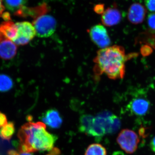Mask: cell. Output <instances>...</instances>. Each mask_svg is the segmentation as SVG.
<instances>
[{
	"label": "cell",
	"instance_id": "cell-1",
	"mask_svg": "<svg viewBox=\"0 0 155 155\" xmlns=\"http://www.w3.org/2000/svg\"><path fill=\"white\" fill-rule=\"evenodd\" d=\"M136 55H126L124 48L117 45L101 49L94 60L95 77L97 79L104 74L110 79H122L125 76L126 61Z\"/></svg>",
	"mask_w": 155,
	"mask_h": 155
},
{
	"label": "cell",
	"instance_id": "cell-2",
	"mask_svg": "<svg viewBox=\"0 0 155 155\" xmlns=\"http://www.w3.org/2000/svg\"><path fill=\"white\" fill-rule=\"evenodd\" d=\"M46 129V125L42 122H28L22 125L17 134L19 150L32 153L52 149L58 137Z\"/></svg>",
	"mask_w": 155,
	"mask_h": 155
},
{
	"label": "cell",
	"instance_id": "cell-3",
	"mask_svg": "<svg viewBox=\"0 0 155 155\" xmlns=\"http://www.w3.org/2000/svg\"><path fill=\"white\" fill-rule=\"evenodd\" d=\"M121 127L120 120L109 111L101 112L94 117L92 134L94 137L116 133Z\"/></svg>",
	"mask_w": 155,
	"mask_h": 155
},
{
	"label": "cell",
	"instance_id": "cell-4",
	"mask_svg": "<svg viewBox=\"0 0 155 155\" xmlns=\"http://www.w3.org/2000/svg\"><path fill=\"white\" fill-rule=\"evenodd\" d=\"M32 25L35 28L36 35L40 38L51 36L57 28L56 19L50 15H43L34 19Z\"/></svg>",
	"mask_w": 155,
	"mask_h": 155
},
{
	"label": "cell",
	"instance_id": "cell-5",
	"mask_svg": "<svg viewBox=\"0 0 155 155\" xmlns=\"http://www.w3.org/2000/svg\"><path fill=\"white\" fill-rule=\"evenodd\" d=\"M117 142L124 151L127 153L132 154L137 149L140 139L134 131L124 129L119 133Z\"/></svg>",
	"mask_w": 155,
	"mask_h": 155
},
{
	"label": "cell",
	"instance_id": "cell-6",
	"mask_svg": "<svg viewBox=\"0 0 155 155\" xmlns=\"http://www.w3.org/2000/svg\"><path fill=\"white\" fill-rule=\"evenodd\" d=\"M15 24L17 28V35L13 41L17 45L28 44L36 35L35 28L30 22H18Z\"/></svg>",
	"mask_w": 155,
	"mask_h": 155
},
{
	"label": "cell",
	"instance_id": "cell-7",
	"mask_svg": "<svg viewBox=\"0 0 155 155\" xmlns=\"http://www.w3.org/2000/svg\"><path fill=\"white\" fill-rule=\"evenodd\" d=\"M92 41L101 49L110 46L111 40L106 28L101 24L95 25L88 31Z\"/></svg>",
	"mask_w": 155,
	"mask_h": 155
},
{
	"label": "cell",
	"instance_id": "cell-8",
	"mask_svg": "<svg viewBox=\"0 0 155 155\" xmlns=\"http://www.w3.org/2000/svg\"><path fill=\"white\" fill-rule=\"evenodd\" d=\"M150 103L142 94L138 95L130 101L127 107L132 114L138 116H143L148 113Z\"/></svg>",
	"mask_w": 155,
	"mask_h": 155
},
{
	"label": "cell",
	"instance_id": "cell-9",
	"mask_svg": "<svg viewBox=\"0 0 155 155\" xmlns=\"http://www.w3.org/2000/svg\"><path fill=\"white\" fill-rule=\"evenodd\" d=\"M50 10V8L47 4L46 3H43L33 8H28L25 6H23L21 8L15 12L14 15L19 17H30L35 19L47 14Z\"/></svg>",
	"mask_w": 155,
	"mask_h": 155
},
{
	"label": "cell",
	"instance_id": "cell-10",
	"mask_svg": "<svg viewBox=\"0 0 155 155\" xmlns=\"http://www.w3.org/2000/svg\"><path fill=\"white\" fill-rule=\"evenodd\" d=\"M122 14L116 6L106 9L101 16V21L103 25L108 27L114 26L119 24L122 19Z\"/></svg>",
	"mask_w": 155,
	"mask_h": 155
},
{
	"label": "cell",
	"instance_id": "cell-11",
	"mask_svg": "<svg viewBox=\"0 0 155 155\" xmlns=\"http://www.w3.org/2000/svg\"><path fill=\"white\" fill-rule=\"evenodd\" d=\"M147 13L146 9L142 5L134 3L128 9L127 19L132 24H140L144 21Z\"/></svg>",
	"mask_w": 155,
	"mask_h": 155
},
{
	"label": "cell",
	"instance_id": "cell-12",
	"mask_svg": "<svg viewBox=\"0 0 155 155\" xmlns=\"http://www.w3.org/2000/svg\"><path fill=\"white\" fill-rule=\"evenodd\" d=\"M41 119L45 125L52 128H58L63 123L60 113L55 109H50L46 111L42 116Z\"/></svg>",
	"mask_w": 155,
	"mask_h": 155
},
{
	"label": "cell",
	"instance_id": "cell-13",
	"mask_svg": "<svg viewBox=\"0 0 155 155\" xmlns=\"http://www.w3.org/2000/svg\"><path fill=\"white\" fill-rule=\"evenodd\" d=\"M17 45L8 39L0 42V58L3 60L13 59L17 54Z\"/></svg>",
	"mask_w": 155,
	"mask_h": 155
},
{
	"label": "cell",
	"instance_id": "cell-14",
	"mask_svg": "<svg viewBox=\"0 0 155 155\" xmlns=\"http://www.w3.org/2000/svg\"><path fill=\"white\" fill-rule=\"evenodd\" d=\"M17 35L16 24L12 21H4L0 24V42L6 39L13 41Z\"/></svg>",
	"mask_w": 155,
	"mask_h": 155
},
{
	"label": "cell",
	"instance_id": "cell-15",
	"mask_svg": "<svg viewBox=\"0 0 155 155\" xmlns=\"http://www.w3.org/2000/svg\"><path fill=\"white\" fill-rule=\"evenodd\" d=\"M94 119V117L88 114L81 116L79 127L81 132L89 135L92 128Z\"/></svg>",
	"mask_w": 155,
	"mask_h": 155
},
{
	"label": "cell",
	"instance_id": "cell-16",
	"mask_svg": "<svg viewBox=\"0 0 155 155\" xmlns=\"http://www.w3.org/2000/svg\"><path fill=\"white\" fill-rule=\"evenodd\" d=\"M15 124L13 122H10L0 129V137L4 140L11 139L15 133Z\"/></svg>",
	"mask_w": 155,
	"mask_h": 155
},
{
	"label": "cell",
	"instance_id": "cell-17",
	"mask_svg": "<svg viewBox=\"0 0 155 155\" xmlns=\"http://www.w3.org/2000/svg\"><path fill=\"white\" fill-rule=\"evenodd\" d=\"M28 0H4L5 5L11 12H17L25 5Z\"/></svg>",
	"mask_w": 155,
	"mask_h": 155
},
{
	"label": "cell",
	"instance_id": "cell-18",
	"mask_svg": "<svg viewBox=\"0 0 155 155\" xmlns=\"http://www.w3.org/2000/svg\"><path fill=\"white\" fill-rule=\"evenodd\" d=\"M14 86V81L8 75L0 74V92H6L11 90Z\"/></svg>",
	"mask_w": 155,
	"mask_h": 155
},
{
	"label": "cell",
	"instance_id": "cell-19",
	"mask_svg": "<svg viewBox=\"0 0 155 155\" xmlns=\"http://www.w3.org/2000/svg\"><path fill=\"white\" fill-rule=\"evenodd\" d=\"M105 148L98 143H93L89 146L84 155H107Z\"/></svg>",
	"mask_w": 155,
	"mask_h": 155
},
{
	"label": "cell",
	"instance_id": "cell-20",
	"mask_svg": "<svg viewBox=\"0 0 155 155\" xmlns=\"http://www.w3.org/2000/svg\"><path fill=\"white\" fill-rule=\"evenodd\" d=\"M143 41L142 43L150 45L155 49V32H151L149 31H147L142 34Z\"/></svg>",
	"mask_w": 155,
	"mask_h": 155
},
{
	"label": "cell",
	"instance_id": "cell-21",
	"mask_svg": "<svg viewBox=\"0 0 155 155\" xmlns=\"http://www.w3.org/2000/svg\"><path fill=\"white\" fill-rule=\"evenodd\" d=\"M147 22L148 30L151 32H155V12L148 15Z\"/></svg>",
	"mask_w": 155,
	"mask_h": 155
},
{
	"label": "cell",
	"instance_id": "cell-22",
	"mask_svg": "<svg viewBox=\"0 0 155 155\" xmlns=\"http://www.w3.org/2000/svg\"><path fill=\"white\" fill-rule=\"evenodd\" d=\"M147 9L151 12H155V0H145Z\"/></svg>",
	"mask_w": 155,
	"mask_h": 155
},
{
	"label": "cell",
	"instance_id": "cell-23",
	"mask_svg": "<svg viewBox=\"0 0 155 155\" xmlns=\"http://www.w3.org/2000/svg\"><path fill=\"white\" fill-rule=\"evenodd\" d=\"M8 155H33V154L31 153L22 151L19 150L18 151L11 150L8 151Z\"/></svg>",
	"mask_w": 155,
	"mask_h": 155
},
{
	"label": "cell",
	"instance_id": "cell-24",
	"mask_svg": "<svg viewBox=\"0 0 155 155\" xmlns=\"http://www.w3.org/2000/svg\"><path fill=\"white\" fill-rule=\"evenodd\" d=\"M140 50L142 54L144 56L149 55L152 52L151 48L150 47L147 45H144L143 46Z\"/></svg>",
	"mask_w": 155,
	"mask_h": 155
},
{
	"label": "cell",
	"instance_id": "cell-25",
	"mask_svg": "<svg viewBox=\"0 0 155 155\" xmlns=\"http://www.w3.org/2000/svg\"><path fill=\"white\" fill-rule=\"evenodd\" d=\"M94 11L96 14H102L104 12V5L99 4L96 5L94 8Z\"/></svg>",
	"mask_w": 155,
	"mask_h": 155
},
{
	"label": "cell",
	"instance_id": "cell-26",
	"mask_svg": "<svg viewBox=\"0 0 155 155\" xmlns=\"http://www.w3.org/2000/svg\"><path fill=\"white\" fill-rule=\"evenodd\" d=\"M7 116L5 114L0 112V128H2L8 124Z\"/></svg>",
	"mask_w": 155,
	"mask_h": 155
},
{
	"label": "cell",
	"instance_id": "cell-27",
	"mask_svg": "<svg viewBox=\"0 0 155 155\" xmlns=\"http://www.w3.org/2000/svg\"><path fill=\"white\" fill-rule=\"evenodd\" d=\"M2 17L3 19L5 21H11V15L8 12H6L3 13Z\"/></svg>",
	"mask_w": 155,
	"mask_h": 155
},
{
	"label": "cell",
	"instance_id": "cell-28",
	"mask_svg": "<svg viewBox=\"0 0 155 155\" xmlns=\"http://www.w3.org/2000/svg\"><path fill=\"white\" fill-rule=\"evenodd\" d=\"M5 10V8L3 5L2 0H0V17H2Z\"/></svg>",
	"mask_w": 155,
	"mask_h": 155
},
{
	"label": "cell",
	"instance_id": "cell-29",
	"mask_svg": "<svg viewBox=\"0 0 155 155\" xmlns=\"http://www.w3.org/2000/svg\"><path fill=\"white\" fill-rule=\"evenodd\" d=\"M151 148L153 152L155 153V137L153 138L150 143Z\"/></svg>",
	"mask_w": 155,
	"mask_h": 155
},
{
	"label": "cell",
	"instance_id": "cell-30",
	"mask_svg": "<svg viewBox=\"0 0 155 155\" xmlns=\"http://www.w3.org/2000/svg\"><path fill=\"white\" fill-rule=\"evenodd\" d=\"M113 155H125V154H124V153L122 152L121 151H116L115 152L113 153Z\"/></svg>",
	"mask_w": 155,
	"mask_h": 155
},
{
	"label": "cell",
	"instance_id": "cell-31",
	"mask_svg": "<svg viewBox=\"0 0 155 155\" xmlns=\"http://www.w3.org/2000/svg\"><path fill=\"white\" fill-rule=\"evenodd\" d=\"M46 155H53L51 154V153H49V154H48Z\"/></svg>",
	"mask_w": 155,
	"mask_h": 155
}]
</instances>
